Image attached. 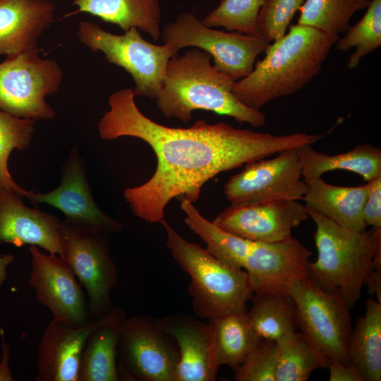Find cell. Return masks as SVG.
Listing matches in <instances>:
<instances>
[{"mask_svg":"<svg viewBox=\"0 0 381 381\" xmlns=\"http://www.w3.org/2000/svg\"><path fill=\"white\" fill-rule=\"evenodd\" d=\"M134 97L130 88L111 94L97 128L103 140L133 137L155 152L151 178L123 191L133 214L148 223L160 222L174 198L197 201L205 183L223 171L316 141L315 135L303 133L276 135L202 120L188 128L169 127L144 115Z\"/></svg>","mask_w":381,"mask_h":381,"instance_id":"6da1fadb","label":"cell"},{"mask_svg":"<svg viewBox=\"0 0 381 381\" xmlns=\"http://www.w3.org/2000/svg\"><path fill=\"white\" fill-rule=\"evenodd\" d=\"M339 35L296 24L270 43L265 57L245 78L234 81L232 91L245 105L259 109L268 102L293 95L320 71Z\"/></svg>","mask_w":381,"mask_h":381,"instance_id":"7a4b0ae2","label":"cell"},{"mask_svg":"<svg viewBox=\"0 0 381 381\" xmlns=\"http://www.w3.org/2000/svg\"><path fill=\"white\" fill-rule=\"evenodd\" d=\"M211 60L208 53L198 48L170 59L155 99L161 113L167 119L188 123L194 111L205 110L253 127L262 126L265 114L239 101L232 91L234 81L217 71Z\"/></svg>","mask_w":381,"mask_h":381,"instance_id":"3957f363","label":"cell"},{"mask_svg":"<svg viewBox=\"0 0 381 381\" xmlns=\"http://www.w3.org/2000/svg\"><path fill=\"white\" fill-rule=\"evenodd\" d=\"M307 210L316 226L313 236L318 250L317 260L308 262V276L327 292L339 289L351 308L360 300L374 254L381 248V229L355 231Z\"/></svg>","mask_w":381,"mask_h":381,"instance_id":"277c9868","label":"cell"},{"mask_svg":"<svg viewBox=\"0 0 381 381\" xmlns=\"http://www.w3.org/2000/svg\"><path fill=\"white\" fill-rule=\"evenodd\" d=\"M160 222L167 234V248L190 279L188 291L195 315L211 320L246 311L254 294L247 272L225 264L206 248L187 241L164 219Z\"/></svg>","mask_w":381,"mask_h":381,"instance_id":"5b68a950","label":"cell"},{"mask_svg":"<svg viewBox=\"0 0 381 381\" xmlns=\"http://www.w3.org/2000/svg\"><path fill=\"white\" fill-rule=\"evenodd\" d=\"M205 245L222 262L245 270L254 294L289 296L291 286L308 277L307 265L312 252L294 238L265 243L214 226L206 235Z\"/></svg>","mask_w":381,"mask_h":381,"instance_id":"8992f818","label":"cell"},{"mask_svg":"<svg viewBox=\"0 0 381 381\" xmlns=\"http://www.w3.org/2000/svg\"><path fill=\"white\" fill-rule=\"evenodd\" d=\"M289 294L295 303L298 328L325 368L331 363L349 364L351 316L339 289L327 292L308 276L294 283Z\"/></svg>","mask_w":381,"mask_h":381,"instance_id":"52a82bcc","label":"cell"},{"mask_svg":"<svg viewBox=\"0 0 381 381\" xmlns=\"http://www.w3.org/2000/svg\"><path fill=\"white\" fill-rule=\"evenodd\" d=\"M78 36L92 52H102L109 63L131 75L135 83L134 96L152 99L162 88L169 61L178 54L166 44L157 45L144 40L135 28L123 35H114L96 23L83 20Z\"/></svg>","mask_w":381,"mask_h":381,"instance_id":"ba28073f","label":"cell"},{"mask_svg":"<svg viewBox=\"0 0 381 381\" xmlns=\"http://www.w3.org/2000/svg\"><path fill=\"white\" fill-rule=\"evenodd\" d=\"M62 78L57 61L41 58L37 48L7 56L0 63V110L35 121L52 119L45 97L58 91Z\"/></svg>","mask_w":381,"mask_h":381,"instance_id":"9c48e42d","label":"cell"},{"mask_svg":"<svg viewBox=\"0 0 381 381\" xmlns=\"http://www.w3.org/2000/svg\"><path fill=\"white\" fill-rule=\"evenodd\" d=\"M162 40L175 51L188 47L200 49L213 59V66L234 81L247 76L257 57L270 44L253 35L212 29L192 13L179 14L164 25Z\"/></svg>","mask_w":381,"mask_h":381,"instance_id":"30bf717a","label":"cell"},{"mask_svg":"<svg viewBox=\"0 0 381 381\" xmlns=\"http://www.w3.org/2000/svg\"><path fill=\"white\" fill-rule=\"evenodd\" d=\"M179 358L175 339L158 318L135 315L124 320L117 345L120 380L174 381Z\"/></svg>","mask_w":381,"mask_h":381,"instance_id":"8fae6325","label":"cell"},{"mask_svg":"<svg viewBox=\"0 0 381 381\" xmlns=\"http://www.w3.org/2000/svg\"><path fill=\"white\" fill-rule=\"evenodd\" d=\"M63 227V258L86 292L91 318L99 320L114 308L110 293L118 284L117 268L109 255L108 235L66 219Z\"/></svg>","mask_w":381,"mask_h":381,"instance_id":"7c38bea8","label":"cell"},{"mask_svg":"<svg viewBox=\"0 0 381 381\" xmlns=\"http://www.w3.org/2000/svg\"><path fill=\"white\" fill-rule=\"evenodd\" d=\"M298 148L248 163L241 171L231 176L224 186V193L231 205L303 200L308 184L302 177Z\"/></svg>","mask_w":381,"mask_h":381,"instance_id":"4fadbf2b","label":"cell"},{"mask_svg":"<svg viewBox=\"0 0 381 381\" xmlns=\"http://www.w3.org/2000/svg\"><path fill=\"white\" fill-rule=\"evenodd\" d=\"M31 273L29 284L37 301L47 308L52 318L80 327L91 318L87 299L66 260L56 254H45L30 246Z\"/></svg>","mask_w":381,"mask_h":381,"instance_id":"5bb4252c","label":"cell"},{"mask_svg":"<svg viewBox=\"0 0 381 381\" xmlns=\"http://www.w3.org/2000/svg\"><path fill=\"white\" fill-rule=\"evenodd\" d=\"M61 181L55 189L40 193L28 191L32 204L47 203L59 210L70 223L105 234L121 231L124 225L110 217L97 205L88 183L85 167L73 148L61 169Z\"/></svg>","mask_w":381,"mask_h":381,"instance_id":"9a60e30c","label":"cell"},{"mask_svg":"<svg viewBox=\"0 0 381 381\" xmlns=\"http://www.w3.org/2000/svg\"><path fill=\"white\" fill-rule=\"evenodd\" d=\"M308 217L306 206L298 200H279L231 205L212 222L241 238L277 243L293 238L292 229Z\"/></svg>","mask_w":381,"mask_h":381,"instance_id":"2e32d148","label":"cell"},{"mask_svg":"<svg viewBox=\"0 0 381 381\" xmlns=\"http://www.w3.org/2000/svg\"><path fill=\"white\" fill-rule=\"evenodd\" d=\"M23 198L0 186V245L35 246L64 257L63 221L26 206Z\"/></svg>","mask_w":381,"mask_h":381,"instance_id":"e0dca14e","label":"cell"},{"mask_svg":"<svg viewBox=\"0 0 381 381\" xmlns=\"http://www.w3.org/2000/svg\"><path fill=\"white\" fill-rule=\"evenodd\" d=\"M158 321L179 347L174 381H214L219 367L209 321L204 322L183 313H174Z\"/></svg>","mask_w":381,"mask_h":381,"instance_id":"ac0fdd59","label":"cell"},{"mask_svg":"<svg viewBox=\"0 0 381 381\" xmlns=\"http://www.w3.org/2000/svg\"><path fill=\"white\" fill-rule=\"evenodd\" d=\"M99 320L83 326L53 319L47 324L38 348L37 381H79V370L88 336Z\"/></svg>","mask_w":381,"mask_h":381,"instance_id":"d6986e66","label":"cell"},{"mask_svg":"<svg viewBox=\"0 0 381 381\" xmlns=\"http://www.w3.org/2000/svg\"><path fill=\"white\" fill-rule=\"evenodd\" d=\"M54 11L49 0H0V55L36 48L54 21Z\"/></svg>","mask_w":381,"mask_h":381,"instance_id":"ffe728a7","label":"cell"},{"mask_svg":"<svg viewBox=\"0 0 381 381\" xmlns=\"http://www.w3.org/2000/svg\"><path fill=\"white\" fill-rule=\"evenodd\" d=\"M303 197L306 206L355 231L366 230L363 209L370 190V182L358 186H340L327 183L322 177L308 182Z\"/></svg>","mask_w":381,"mask_h":381,"instance_id":"44dd1931","label":"cell"},{"mask_svg":"<svg viewBox=\"0 0 381 381\" xmlns=\"http://www.w3.org/2000/svg\"><path fill=\"white\" fill-rule=\"evenodd\" d=\"M126 318L124 311L115 306L98 320L86 341L79 370V381L120 380L117 345L121 328Z\"/></svg>","mask_w":381,"mask_h":381,"instance_id":"7402d4cb","label":"cell"},{"mask_svg":"<svg viewBox=\"0 0 381 381\" xmlns=\"http://www.w3.org/2000/svg\"><path fill=\"white\" fill-rule=\"evenodd\" d=\"M298 151L305 182L338 169L357 174L366 182L381 176V150L375 145L358 144L346 152L333 155L315 150L311 144L298 147Z\"/></svg>","mask_w":381,"mask_h":381,"instance_id":"603a6c76","label":"cell"},{"mask_svg":"<svg viewBox=\"0 0 381 381\" xmlns=\"http://www.w3.org/2000/svg\"><path fill=\"white\" fill-rule=\"evenodd\" d=\"M80 12L116 24L124 32L135 28L147 32L153 41L161 35V8L158 0H73Z\"/></svg>","mask_w":381,"mask_h":381,"instance_id":"cb8c5ba5","label":"cell"},{"mask_svg":"<svg viewBox=\"0 0 381 381\" xmlns=\"http://www.w3.org/2000/svg\"><path fill=\"white\" fill-rule=\"evenodd\" d=\"M364 315L357 320L348 342L349 361L363 381L381 380V301L369 298Z\"/></svg>","mask_w":381,"mask_h":381,"instance_id":"d4e9b609","label":"cell"},{"mask_svg":"<svg viewBox=\"0 0 381 381\" xmlns=\"http://www.w3.org/2000/svg\"><path fill=\"white\" fill-rule=\"evenodd\" d=\"M246 311L231 313L208 320L219 368L226 365L235 370L262 339L253 329Z\"/></svg>","mask_w":381,"mask_h":381,"instance_id":"484cf974","label":"cell"},{"mask_svg":"<svg viewBox=\"0 0 381 381\" xmlns=\"http://www.w3.org/2000/svg\"><path fill=\"white\" fill-rule=\"evenodd\" d=\"M250 301L247 316L261 339L276 341L296 331V310L290 296L254 294Z\"/></svg>","mask_w":381,"mask_h":381,"instance_id":"4316f807","label":"cell"},{"mask_svg":"<svg viewBox=\"0 0 381 381\" xmlns=\"http://www.w3.org/2000/svg\"><path fill=\"white\" fill-rule=\"evenodd\" d=\"M275 381H306L312 372L324 364L301 332L274 341Z\"/></svg>","mask_w":381,"mask_h":381,"instance_id":"83f0119b","label":"cell"},{"mask_svg":"<svg viewBox=\"0 0 381 381\" xmlns=\"http://www.w3.org/2000/svg\"><path fill=\"white\" fill-rule=\"evenodd\" d=\"M370 0H306L299 10L297 24L329 35L346 32L355 13L367 8Z\"/></svg>","mask_w":381,"mask_h":381,"instance_id":"f1b7e54d","label":"cell"},{"mask_svg":"<svg viewBox=\"0 0 381 381\" xmlns=\"http://www.w3.org/2000/svg\"><path fill=\"white\" fill-rule=\"evenodd\" d=\"M346 32L334 44L335 48L341 52L355 48L347 62V67L353 69L381 45V0H371L363 18Z\"/></svg>","mask_w":381,"mask_h":381,"instance_id":"f546056e","label":"cell"},{"mask_svg":"<svg viewBox=\"0 0 381 381\" xmlns=\"http://www.w3.org/2000/svg\"><path fill=\"white\" fill-rule=\"evenodd\" d=\"M35 121L21 119L0 110V186L23 198L29 190L15 182L8 170V159L13 150H24L32 138Z\"/></svg>","mask_w":381,"mask_h":381,"instance_id":"4dcf8cb0","label":"cell"},{"mask_svg":"<svg viewBox=\"0 0 381 381\" xmlns=\"http://www.w3.org/2000/svg\"><path fill=\"white\" fill-rule=\"evenodd\" d=\"M263 0H221L218 6L207 15L202 23L212 28L253 35Z\"/></svg>","mask_w":381,"mask_h":381,"instance_id":"1f68e13d","label":"cell"},{"mask_svg":"<svg viewBox=\"0 0 381 381\" xmlns=\"http://www.w3.org/2000/svg\"><path fill=\"white\" fill-rule=\"evenodd\" d=\"M304 0H263L253 35L270 44L285 34Z\"/></svg>","mask_w":381,"mask_h":381,"instance_id":"d6a6232c","label":"cell"},{"mask_svg":"<svg viewBox=\"0 0 381 381\" xmlns=\"http://www.w3.org/2000/svg\"><path fill=\"white\" fill-rule=\"evenodd\" d=\"M275 341L262 339L234 370L236 381H275Z\"/></svg>","mask_w":381,"mask_h":381,"instance_id":"836d02e7","label":"cell"},{"mask_svg":"<svg viewBox=\"0 0 381 381\" xmlns=\"http://www.w3.org/2000/svg\"><path fill=\"white\" fill-rule=\"evenodd\" d=\"M370 186L363 209L366 226L381 229V176L369 181Z\"/></svg>","mask_w":381,"mask_h":381,"instance_id":"e575fe53","label":"cell"},{"mask_svg":"<svg viewBox=\"0 0 381 381\" xmlns=\"http://www.w3.org/2000/svg\"><path fill=\"white\" fill-rule=\"evenodd\" d=\"M327 368L329 369V381H363L358 368L351 362L346 365L331 363Z\"/></svg>","mask_w":381,"mask_h":381,"instance_id":"d590c367","label":"cell"},{"mask_svg":"<svg viewBox=\"0 0 381 381\" xmlns=\"http://www.w3.org/2000/svg\"><path fill=\"white\" fill-rule=\"evenodd\" d=\"M371 295H375L377 301H381V251L374 254L371 273L366 284Z\"/></svg>","mask_w":381,"mask_h":381,"instance_id":"8d00e7d4","label":"cell"},{"mask_svg":"<svg viewBox=\"0 0 381 381\" xmlns=\"http://www.w3.org/2000/svg\"><path fill=\"white\" fill-rule=\"evenodd\" d=\"M3 341V357L0 364V380H13L8 368V361L9 358L8 346Z\"/></svg>","mask_w":381,"mask_h":381,"instance_id":"74e56055","label":"cell"},{"mask_svg":"<svg viewBox=\"0 0 381 381\" xmlns=\"http://www.w3.org/2000/svg\"><path fill=\"white\" fill-rule=\"evenodd\" d=\"M8 255H9V254H8ZM10 255V257H11V262H13V260H14L13 255ZM5 280H6V279H5ZM5 280H4V281H5ZM3 283H4V282H3ZM3 283H1V284H0V286L2 285Z\"/></svg>","mask_w":381,"mask_h":381,"instance_id":"f35d334b","label":"cell"}]
</instances>
